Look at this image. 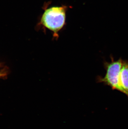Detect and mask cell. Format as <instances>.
Returning a JSON list of instances; mask_svg holds the SVG:
<instances>
[{
	"label": "cell",
	"instance_id": "cell-4",
	"mask_svg": "<svg viewBox=\"0 0 128 129\" xmlns=\"http://www.w3.org/2000/svg\"><path fill=\"white\" fill-rule=\"evenodd\" d=\"M8 70L7 69L4 68L0 71V79L4 78L7 76Z\"/></svg>",
	"mask_w": 128,
	"mask_h": 129
},
{
	"label": "cell",
	"instance_id": "cell-1",
	"mask_svg": "<svg viewBox=\"0 0 128 129\" xmlns=\"http://www.w3.org/2000/svg\"><path fill=\"white\" fill-rule=\"evenodd\" d=\"M70 7L48 6H44V12L41 15L36 27L38 29H47L52 34L54 39L57 40L59 33L66 24L67 12Z\"/></svg>",
	"mask_w": 128,
	"mask_h": 129
},
{
	"label": "cell",
	"instance_id": "cell-3",
	"mask_svg": "<svg viewBox=\"0 0 128 129\" xmlns=\"http://www.w3.org/2000/svg\"><path fill=\"white\" fill-rule=\"evenodd\" d=\"M119 86L121 92L128 98V61L123 60L120 75Z\"/></svg>",
	"mask_w": 128,
	"mask_h": 129
},
{
	"label": "cell",
	"instance_id": "cell-2",
	"mask_svg": "<svg viewBox=\"0 0 128 129\" xmlns=\"http://www.w3.org/2000/svg\"><path fill=\"white\" fill-rule=\"evenodd\" d=\"M123 62V60L121 58L114 60L111 58L110 62H104L106 73L104 77H98L97 79L98 82L110 86L113 90L121 91L119 78Z\"/></svg>",
	"mask_w": 128,
	"mask_h": 129
}]
</instances>
